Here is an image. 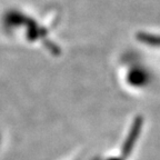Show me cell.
Returning <instances> with one entry per match:
<instances>
[{
	"mask_svg": "<svg viewBox=\"0 0 160 160\" xmlns=\"http://www.w3.org/2000/svg\"><path fill=\"white\" fill-rule=\"evenodd\" d=\"M138 129H139V123H136L132 128V131L130 132L129 136V140H128V142L125 143V147H123V156H128L129 153V150L132 146V143H135V140L138 136Z\"/></svg>",
	"mask_w": 160,
	"mask_h": 160,
	"instance_id": "6da1fadb",
	"label": "cell"
}]
</instances>
